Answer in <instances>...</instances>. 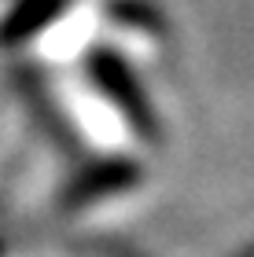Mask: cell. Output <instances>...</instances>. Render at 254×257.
<instances>
[{
	"instance_id": "obj_1",
	"label": "cell",
	"mask_w": 254,
	"mask_h": 257,
	"mask_svg": "<svg viewBox=\"0 0 254 257\" xmlns=\"http://www.w3.org/2000/svg\"><path fill=\"white\" fill-rule=\"evenodd\" d=\"M89 74L125 114H129V121H136V128H147V99H144L140 85H136L133 70L125 66V59L118 52L96 48L89 55Z\"/></svg>"
},
{
	"instance_id": "obj_2",
	"label": "cell",
	"mask_w": 254,
	"mask_h": 257,
	"mask_svg": "<svg viewBox=\"0 0 254 257\" xmlns=\"http://www.w3.org/2000/svg\"><path fill=\"white\" fill-rule=\"evenodd\" d=\"M70 4L74 0H19L0 22V44H19V41L33 37L37 30L52 26Z\"/></svg>"
},
{
	"instance_id": "obj_3",
	"label": "cell",
	"mask_w": 254,
	"mask_h": 257,
	"mask_svg": "<svg viewBox=\"0 0 254 257\" xmlns=\"http://www.w3.org/2000/svg\"><path fill=\"white\" fill-rule=\"evenodd\" d=\"M107 15L133 30H147V33L162 30V11L144 4V0H107Z\"/></svg>"
}]
</instances>
